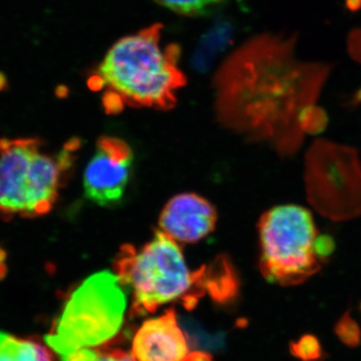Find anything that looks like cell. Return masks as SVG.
I'll return each mask as SVG.
<instances>
[{
    "instance_id": "cell-3",
    "label": "cell",
    "mask_w": 361,
    "mask_h": 361,
    "mask_svg": "<svg viewBox=\"0 0 361 361\" xmlns=\"http://www.w3.org/2000/svg\"><path fill=\"white\" fill-rule=\"evenodd\" d=\"M180 49L164 44L163 25L155 23L116 42L90 78L103 92L106 110L125 106L169 110L177 103L187 78L180 68Z\"/></svg>"
},
{
    "instance_id": "cell-8",
    "label": "cell",
    "mask_w": 361,
    "mask_h": 361,
    "mask_svg": "<svg viewBox=\"0 0 361 361\" xmlns=\"http://www.w3.org/2000/svg\"><path fill=\"white\" fill-rule=\"evenodd\" d=\"M134 154L129 145L116 137H103L84 173L85 195L99 206L122 200L129 183Z\"/></svg>"
},
{
    "instance_id": "cell-16",
    "label": "cell",
    "mask_w": 361,
    "mask_h": 361,
    "mask_svg": "<svg viewBox=\"0 0 361 361\" xmlns=\"http://www.w3.org/2000/svg\"><path fill=\"white\" fill-rule=\"evenodd\" d=\"M349 47H350L353 58L361 63V32L353 33V37L349 40ZM355 102V104L361 103V89L356 92Z\"/></svg>"
},
{
    "instance_id": "cell-17",
    "label": "cell",
    "mask_w": 361,
    "mask_h": 361,
    "mask_svg": "<svg viewBox=\"0 0 361 361\" xmlns=\"http://www.w3.org/2000/svg\"><path fill=\"white\" fill-rule=\"evenodd\" d=\"M184 361H212V360L206 353H189Z\"/></svg>"
},
{
    "instance_id": "cell-1",
    "label": "cell",
    "mask_w": 361,
    "mask_h": 361,
    "mask_svg": "<svg viewBox=\"0 0 361 361\" xmlns=\"http://www.w3.org/2000/svg\"><path fill=\"white\" fill-rule=\"evenodd\" d=\"M326 73L295 61L288 42L261 37L228 59L217 75L220 116L249 137L267 140L291 155L305 133L322 130L325 114L316 106Z\"/></svg>"
},
{
    "instance_id": "cell-11",
    "label": "cell",
    "mask_w": 361,
    "mask_h": 361,
    "mask_svg": "<svg viewBox=\"0 0 361 361\" xmlns=\"http://www.w3.org/2000/svg\"><path fill=\"white\" fill-rule=\"evenodd\" d=\"M0 361H54L49 346L0 332Z\"/></svg>"
},
{
    "instance_id": "cell-13",
    "label": "cell",
    "mask_w": 361,
    "mask_h": 361,
    "mask_svg": "<svg viewBox=\"0 0 361 361\" xmlns=\"http://www.w3.org/2000/svg\"><path fill=\"white\" fill-rule=\"evenodd\" d=\"M63 361H137L134 355L122 349L82 348L63 356Z\"/></svg>"
},
{
    "instance_id": "cell-7",
    "label": "cell",
    "mask_w": 361,
    "mask_h": 361,
    "mask_svg": "<svg viewBox=\"0 0 361 361\" xmlns=\"http://www.w3.org/2000/svg\"><path fill=\"white\" fill-rule=\"evenodd\" d=\"M306 196L327 219L348 221L361 216V161L353 147L317 140L305 157Z\"/></svg>"
},
{
    "instance_id": "cell-9",
    "label": "cell",
    "mask_w": 361,
    "mask_h": 361,
    "mask_svg": "<svg viewBox=\"0 0 361 361\" xmlns=\"http://www.w3.org/2000/svg\"><path fill=\"white\" fill-rule=\"evenodd\" d=\"M217 213L210 202L193 193L177 195L164 207L161 232L176 242L195 243L215 229Z\"/></svg>"
},
{
    "instance_id": "cell-14",
    "label": "cell",
    "mask_w": 361,
    "mask_h": 361,
    "mask_svg": "<svg viewBox=\"0 0 361 361\" xmlns=\"http://www.w3.org/2000/svg\"><path fill=\"white\" fill-rule=\"evenodd\" d=\"M159 6L166 7L182 16H195L207 13L222 0H154Z\"/></svg>"
},
{
    "instance_id": "cell-10",
    "label": "cell",
    "mask_w": 361,
    "mask_h": 361,
    "mask_svg": "<svg viewBox=\"0 0 361 361\" xmlns=\"http://www.w3.org/2000/svg\"><path fill=\"white\" fill-rule=\"evenodd\" d=\"M132 355L137 361L185 360L189 346L174 310L142 323L133 341Z\"/></svg>"
},
{
    "instance_id": "cell-5",
    "label": "cell",
    "mask_w": 361,
    "mask_h": 361,
    "mask_svg": "<svg viewBox=\"0 0 361 361\" xmlns=\"http://www.w3.org/2000/svg\"><path fill=\"white\" fill-rule=\"evenodd\" d=\"M116 273L102 271L71 293L65 310L47 337L49 348L63 356L102 345L122 327L127 294Z\"/></svg>"
},
{
    "instance_id": "cell-2",
    "label": "cell",
    "mask_w": 361,
    "mask_h": 361,
    "mask_svg": "<svg viewBox=\"0 0 361 361\" xmlns=\"http://www.w3.org/2000/svg\"><path fill=\"white\" fill-rule=\"evenodd\" d=\"M226 267L190 269L178 242L161 231L140 248L123 247L115 261L116 276L132 293L130 313L134 317L174 301L193 310L207 292L217 300L234 295L236 280Z\"/></svg>"
},
{
    "instance_id": "cell-6",
    "label": "cell",
    "mask_w": 361,
    "mask_h": 361,
    "mask_svg": "<svg viewBox=\"0 0 361 361\" xmlns=\"http://www.w3.org/2000/svg\"><path fill=\"white\" fill-rule=\"evenodd\" d=\"M260 269L272 283H303L322 268L317 229L312 214L298 205L270 209L258 225Z\"/></svg>"
},
{
    "instance_id": "cell-12",
    "label": "cell",
    "mask_w": 361,
    "mask_h": 361,
    "mask_svg": "<svg viewBox=\"0 0 361 361\" xmlns=\"http://www.w3.org/2000/svg\"><path fill=\"white\" fill-rule=\"evenodd\" d=\"M291 355L300 361H322L326 357L319 338L314 334H304L297 341L289 343Z\"/></svg>"
},
{
    "instance_id": "cell-18",
    "label": "cell",
    "mask_w": 361,
    "mask_h": 361,
    "mask_svg": "<svg viewBox=\"0 0 361 361\" xmlns=\"http://www.w3.org/2000/svg\"><path fill=\"white\" fill-rule=\"evenodd\" d=\"M6 273L7 266L6 265V262L0 261V280L4 279V278L6 276Z\"/></svg>"
},
{
    "instance_id": "cell-4",
    "label": "cell",
    "mask_w": 361,
    "mask_h": 361,
    "mask_svg": "<svg viewBox=\"0 0 361 361\" xmlns=\"http://www.w3.org/2000/svg\"><path fill=\"white\" fill-rule=\"evenodd\" d=\"M37 137L0 140V215L39 217L51 210L75 149L42 153Z\"/></svg>"
},
{
    "instance_id": "cell-19",
    "label": "cell",
    "mask_w": 361,
    "mask_h": 361,
    "mask_svg": "<svg viewBox=\"0 0 361 361\" xmlns=\"http://www.w3.org/2000/svg\"><path fill=\"white\" fill-rule=\"evenodd\" d=\"M7 82H6V78L4 77L2 73H0V90H2L4 89V87H6Z\"/></svg>"
},
{
    "instance_id": "cell-15",
    "label": "cell",
    "mask_w": 361,
    "mask_h": 361,
    "mask_svg": "<svg viewBox=\"0 0 361 361\" xmlns=\"http://www.w3.org/2000/svg\"><path fill=\"white\" fill-rule=\"evenodd\" d=\"M334 332L344 345L350 348H355L360 345L361 329L360 324L351 317L348 310L336 322Z\"/></svg>"
}]
</instances>
